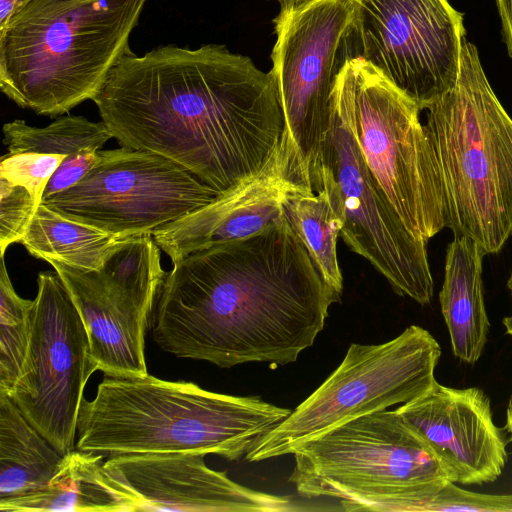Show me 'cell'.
<instances>
[{"label": "cell", "mask_w": 512, "mask_h": 512, "mask_svg": "<svg viewBox=\"0 0 512 512\" xmlns=\"http://www.w3.org/2000/svg\"><path fill=\"white\" fill-rule=\"evenodd\" d=\"M502 23V33L509 56L512 58V0H496Z\"/></svg>", "instance_id": "obj_29"}, {"label": "cell", "mask_w": 512, "mask_h": 512, "mask_svg": "<svg viewBox=\"0 0 512 512\" xmlns=\"http://www.w3.org/2000/svg\"><path fill=\"white\" fill-rule=\"evenodd\" d=\"M396 411L434 452L451 482L483 484L502 474L509 438L505 428L494 424L490 400L481 389L435 381Z\"/></svg>", "instance_id": "obj_16"}, {"label": "cell", "mask_w": 512, "mask_h": 512, "mask_svg": "<svg viewBox=\"0 0 512 512\" xmlns=\"http://www.w3.org/2000/svg\"><path fill=\"white\" fill-rule=\"evenodd\" d=\"M283 210L323 279L341 294L343 278L336 247L342 223L326 193L299 186L287 195Z\"/></svg>", "instance_id": "obj_22"}, {"label": "cell", "mask_w": 512, "mask_h": 512, "mask_svg": "<svg viewBox=\"0 0 512 512\" xmlns=\"http://www.w3.org/2000/svg\"><path fill=\"white\" fill-rule=\"evenodd\" d=\"M512 511V495H484L447 483L422 511Z\"/></svg>", "instance_id": "obj_27"}, {"label": "cell", "mask_w": 512, "mask_h": 512, "mask_svg": "<svg viewBox=\"0 0 512 512\" xmlns=\"http://www.w3.org/2000/svg\"><path fill=\"white\" fill-rule=\"evenodd\" d=\"M62 458L12 399L0 394V499L46 488Z\"/></svg>", "instance_id": "obj_19"}, {"label": "cell", "mask_w": 512, "mask_h": 512, "mask_svg": "<svg viewBox=\"0 0 512 512\" xmlns=\"http://www.w3.org/2000/svg\"><path fill=\"white\" fill-rule=\"evenodd\" d=\"M31 0H0V30Z\"/></svg>", "instance_id": "obj_30"}, {"label": "cell", "mask_w": 512, "mask_h": 512, "mask_svg": "<svg viewBox=\"0 0 512 512\" xmlns=\"http://www.w3.org/2000/svg\"><path fill=\"white\" fill-rule=\"evenodd\" d=\"M93 101L123 147L162 155L221 193L258 173L285 131L271 71L219 44L129 52Z\"/></svg>", "instance_id": "obj_1"}, {"label": "cell", "mask_w": 512, "mask_h": 512, "mask_svg": "<svg viewBox=\"0 0 512 512\" xmlns=\"http://www.w3.org/2000/svg\"><path fill=\"white\" fill-rule=\"evenodd\" d=\"M66 156L37 152L8 153L0 161V177L25 187L42 203L52 175Z\"/></svg>", "instance_id": "obj_26"}, {"label": "cell", "mask_w": 512, "mask_h": 512, "mask_svg": "<svg viewBox=\"0 0 512 512\" xmlns=\"http://www.w3.org/2000/svg\"><path fill=\"white\" fill-rule=\"evenodd\" d=\"M506 416H507V420H506L505 429H506V431L509 432V434L511 436V440H512V394L508 401Z\"/></svg>", "instance_id": "obj_32"}, {"label": "cell", "mask_w": 512, "mask_h": 512, "mask_svg": "<svg viewBox=\"0 0 512 512\" xmlns=\"http://www.w3.org/2000/svg\"><path fill=\"white\" fill-rule=\"evenodd\" d=\"M103 454L73 450L46 488L0 499L2 512H119L113 496L94 482Z\"/></svg>", "instance_id": "obj_20"}, {"label": "cell", "mask_w": 512, "mask_h": 512, "mask_svg": "<svg viewBox=\"0 0 512 512\" xmlns=\"http://www.w3.org/2000/svg\"><path fill=\"white\" fill-rule=\"evenodd\" d=\"M123 239L70 220L41 203L20 243L30 255L48 263L93 271L102 267Z\"/></svg>", "instance_id": "obj_21"}, {"label": "cell", "mask_w": 512, "mask_h": 512, "mask_svg": "<svg viewBox=\"0 0 512 512\" xmlns=\"http://www.w3.org/2000/svg\"><path fill=\"white\" fill-rule=\"evenodd\" d=\"M289 481L306 497L339 499L345 511L417 512L448 473L396 411L373 412L300 444Z\"/></svg>", "instance_id": "obj_6"}, {"label": "cell", "mask_w": 512, "mask_h": 512, "mask_svg": "<svg viewBox=\"0 0 512 512\" xmlns=\"http://www.w3.org/2000/svg\"><path fill=\"white\" fill-rule=\"evenodd\" d=\"M314 192L323 190L341 220L340 237L380 272L400 296L424 306L434 295L428 242L414 236L370 172L347 106L334 88Z\"/></svg>", "instance_id": "obj_8"}, {"label": "cell", "mask_w": 512, "mask_h": 512, "mask_svg": "<svg viewBox=\"0 0 512 512\" xmlns=\"http://www.w3.org/2000/svg\"><path fill=\"white\" fill-rule=\"evenodd\" d=\"M280 5L281 4H286V3H293V2H298V1H302V0H277Z\"/></svg>", "instance_id": "obj_33"}, {"label": "cell", "mask_w": 512, "mask_h": 512, "mask_svg": "<svg viewBox=\"0 0 512 512\" xmlns=\"http://www.w3.org/2000/svg\"><path fill=\"white\" fill-rule=\"evenodd\" d=\"M302 185L309 186L284 131L277 150L258 173L154 231L152 237L175 264L196 251L248 238L278 223L284 217L285 198Z\"/></svg>", "instance_id": "obj_15"}, {"label": "cell", "mask_w": 512, "mask_h": 512, "mask_svg": "<svg viewBox=\"0 0 512 512\" xmlns=\"http://www.w3.org/2000/svg\"><path fill=\"white\" fill-rule=\"evenodd\" d=\"M335 89L362 156L406 228L429 241L446 228L438 162L419 106L363 59L348 60Z\"/></svg>", "instance_id": "obj_7"}, {"label": "cell", "mask_w": 512, "mask_h": 512, "mask_svg": "<svg viewBox=\"0 0 512 512\" xmlns=\"http://www.w3.org/2000/svg\"><path fill=\"white\" fill-rule=\"evenodd\" d=\"M440 356L435 338L416 325L382 344H351L336 370L246 460L293 454L300 444L338 425L414 400L436 381Z\"/></svg>", "instance_id": "obj_9"}, {"label": "cell", "mask_w": 512, "mask_h": 512, "mask_svg": "<svg viewBox=\"0 0 512 512\" xmlns=\"http://www.w3.org/2000/svg\"><path fill=\"white\" fill-rule=\"evenodd\" d=\"M484 256L472 239L455 236L446 250L444 281L439 293L453 354L468 364L481 357L490 327L483 295Z\"/></svg>", "instance_id": "obj_18"}, {"label": "cell", "mask_w": 512, "mask_h": 512, "mask_svg": "<svg viewBox=\"0 0 512 512\" xmlns=\"http://www.w3.org/2000/svg\"><path fill=\"white\" fill-rule=\"evenodd\" d=\"M80 314L95 371L106 376H144L145 333L151 315L107 266L83 271L51 262Z\"/></svg>", "instance_id": "obj_17"}, {"label": "cell", "mask_w": 512, "mask_h": 512, "mask_svg": "<svg viewBox=\"0 0 512 512\" xmlns=\"http://www.w3.org/2000/svg\"><path fill=\"white\" fill-rule=\"evenodd\" d=\"M97 151L84 148L66 156L48 182L42 201L75 185L94 165Z\"/></svg>", "instance_id": "obj_28"}, {"label": "cell", "mask_w": 512, "mask_h": 512, "mask_svg": "<svg viewBox=\"0 0 512 512\" xmlns=\"http://www.w3.org/2000/svg\"><path fill=\"white\" fill-rule=\"evenodd\" d=\"M198 453L119 454L102 462L94 482L119 512H287L301 508L287 497L242 486L210 469Z\"/></svg>", "instance_id": "obj_14"}, {"label": "cell", "mask_w": 512, "mask_h": 512, "mask_svg": "<svg viewBox=\"0 0 512 512\" xmlns=\"http://www.w3.org/2000/svg\"><path fill=\"white\" fill-rule=\"evenodd\" d=\"M340 296L284 215L173 264L151 314L152 336L170 354L222 368L285 365L313 345Z\"/></svg>", "instance_id": "obj_2"}, {"label": "cell", "mask_w": 512, "mask_h": 512, "mask_svg": "<svg viewBox=\"0 0 512 512\" xmlns=\"http://www.w3.org/2000/svg\"><path fill=\"white\" fill-rule=\"evenodd\" d=\"M39 203L25 187L0 177V252L26 235Z\"/></svg>", "instance_id": "obj_25"}, {"label": "cell", "mask_w": 512, "mask_h": 512, "mask_svg": "<svg viewBox=\"0 0 512 512\" xmlns=\"http://www.w3.org/2000/svg\"><path fill=\"white\" fill-rule=\"evenodd\" d=\"M34 300L21 298L14 290L4 256L0 269V394L10 396L19 380L31 337Z\"/></svg>", "instance_id": "obj_24"}, {"label": "cell", "mask_w": 512, "mask_h": 512, "mask_svg": "<svg viewBox=\"0 0 512 512\" xmlns=\"http://www.w3.org/2000/svg\"><path fill=\"white\" fill-rule=\"evenodd\" d=\"M147 0H31L0 30V88L59 116L100 92Z\"/></svg>", "instance_id": "obj_4"}, {"label": "cell", "mask_w": 512, "mask_h": 512, "mask_svg": "<svg viewBox=\"0 0 512 512\" xmlns=\"http://www.w3.org/2000/svg\"><path fill=\"white\" fill-rule=\"evenodd\" d=\"M442 179L447 224L485 255L512 236V118L492 90L474 44L464 42L457 81L425 109Z\"/></svg>", "instance_id": "obj_5"}, {"label": "cell", "mask_w": 512, "mask_h": 512, "mask_svg": "<svg viewBox=\"0 0 512 512\" xmlns=\"http://www.w3.org/2000/svg\"><path fill=\"white\" fill-rule=\"evenodd\" d=\"M352 19L350 0H302L281 4L273 20L276 42L270 71L288 140L310 186L329 125L336 79L350 60Z\"/></svg>", "instance_id": "obj_10"}, {"label": "cell", "mask_w": 512, "mask_h": 512, "mask_svg": "<svg viewBox=\"0 0 512 512\" xmlns=\"http://www.w3.org/2000/svg\"><path fill=\"white\" fill-rule=\"evenodd\" d=\"M9 153L37 152L68 156L84 148H101L113 138L105 123L82 116H62L46 127L29 126L16 119L3 126Z\"/></svg>", "instance_id": "obj_23"}, {"label": "cell", "mask_w": 512, "mask_h": 512, "mask_svg": "<svg viewBox=\"0 0 512 512\" xmlns=\"http://www.w3.org/2000/svg\"><path fill=\"white\" fill-rule=\"evenodd\" d=\"M292 410L259 397L231 396L192 382L105 377L83 398L76 449L98 454L198 453L246 456Z\"/></svg>", "instance_id": "obj_3"}, {"label": "cell", "mask_w": 512, "mask_h": 512, "mask_svg": "<svg viewBox=\"0 0 512 512\" xmlns=\"http://www.w3.org/2000/svg\"><path fill=\"white\" fill-rule=\"evenodd\" d=\"M220 194L162 155L122 146L98 150L94 165L75 185L42 204L70 220L125 238L152 234Z\"/></svg>", "instance_id": "obj_11"}, {"label": "cell", "mask_w": 512, "mask_h": 512, "mask_svg": "<svg viewBox=\"0 0 512 512\" xmlns=\"http://www.w3.org/2000/svg\"><path fill=\"white\" fill-rule=\"evenodd\" d=\"M507 288L509 289L510 291V295H511V298H512V271L510 273V276L507 280ZM505 329H506V333L511 335L512 336V313L510 316H507L505 318H503V321H502Z\"/></svg>", "instance_id": "obj_31"}, {"label": "cell", "mask_w": 512, "mask_h": 512, "mask_svg": "<svg viewBox=\"0 0 512 512\" xmlns=\"http://www.w3.org/2000/svg\"><path fill=\"white\" fill-rule=\"evenodd\" d=\"M350 59L381 72L425 110L457 81L463 14L449 0H350Z\"/></svg>", "instance_id": "obj_12"}, {"label": "cell", "mask_w": 512, "mask_h": 512, "mask_svg": "<svg viewBox=\"0 0 512 512\" xmlns=\"http://www.w3.org/2000/svg\"><path fill=\"white\" fill-rule=\"evenodd\" d=\"M31 337L10 398L28 422L65 455L76 448L83 391L95 372L87 332L56 271L37 277Z\"/></svg>", "instance_id": "obj_13"}]
</instances>
